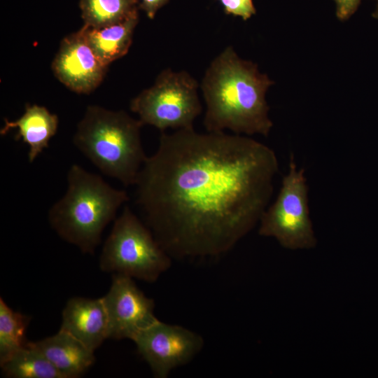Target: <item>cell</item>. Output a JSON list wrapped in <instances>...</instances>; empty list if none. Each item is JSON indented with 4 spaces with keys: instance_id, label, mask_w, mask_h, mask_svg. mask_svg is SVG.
I'll return each mask as SVG.
<instances>
[{
    "instance_id": "obj_1",
    "label": "cell",
    "mask_w": 378,
    "mask_h": 378,
    "mask_svg": "<svg viewBox=\"0 0 378 378\" xmlns=\"http://www.w3.org/2000/svg\"><path fill=\"white\" fill-rule=\"evenodd\" d=\"M279 169L274 150L246 136L164 132L139 172L135 202L170 257H215L259 223Z\"/></svg>"
},
{
    "instance_id": "obj_2",
    "label": "cell",
    "mask_w": 378,
    "mask_h": 378,
    "mask_svg": "<svg viewBox=\"0 0 378 378\" xmlns=\"http://www.w3.org/2000/svg\"><path fill=\"white\" fill-rule=\"evenodd\" d=\"M273 83L255 64L240 58L233 48H225L211 61L201 83L206 132L228 130L239 135L267 136L273 123L265 95Z\"/></svg>"
},
{
    "instance_id": "obj_3",
    "label": "cell",
    "mask_w": 378,
    "mask_h": 378,
    "mask_svg": "<svg viewBox=\"0 0 378 378\" xmlns=\"http://www.w3.org/2000/svg\"><path fill=\"white\" fill-rule=\"evenodd\" d=\"M128 200L125 190L74 164L67 174L66 191L50 209L48 220L62 239L93 253L103 230Z\"/></svg>"
},
{
    "instance_id": "obj_4",
    "label": "cell",
    "mask_w": 378,
    "mask_h": 378,
    "mask_svg": "<svg viewBox=\"0 0 378 378\" xmlns=\"http://www.w3.org/2000/svg\"><path fill=\"white\" fill-rule=\"evenodd\" d=\"M141 122L122 110L87 107L73 136L74 146L103 174L134 186L147 156Z\"/></svg>"
},
{
    "instance_id": "obj_5",
    "label": "cell",
    "mask_w": 378,
    "mask_h": 378,
    "mask_svg": "<svg viewBox=\"0 0 378 378\" xmlns=\"http://www.w3.org/2000/svg\"><path fill=\"white\" fill-rule=\"evenodd\" d=\"M103 271L153 282L171 265V257L148 226L125 205L102 248Z\"/></svg>"
},
{
    "instance_id": "obj_6",
    "label": "cell",
    "mask_w": 378,
    "mask_h": 378,
    "mask_svg": "<svg viewBox=\"0 0 378 378\" xmlns=\"http://www.w3.org/2000/svg\"><path fill=\"white\" fill-rule=\"evenodd\" d=\"M258 224L260 236L274 238L286 249L309 250L317 246L310 217L307 179L293 154L276 198L267 207Z\"/></svg>"
},
{
    "instance_id": "obj_7",
    "label": "cell",
    "mask_w": 378,
    "mask_h": 378,
    "mask_svg": "<svg viewBox=\"0 0 378 378\" xmlns=\"http://www.w3.org/2000/svg\"><path fill=\"white\" fill-rule=\"evenodd\" d=\"M197 80L187 71L162 70L153 85L133 98L130 110L143 125L164 132L167 129H188L202 113Z\"/></svg>"
},
{
    "instance_id": "obj_8",
    "label": "cell",
    "mask_w": 378,
    "mask_h": 378,
    "mask_svg": "<svg viewBox=\"0 0 378 378\" xmlns=\"http://www.w3.org/2000/svg\"><path fill=\"white\" fill-rule=\"evenodd\" d=\"M133 342L154 375L159 378L167 377L176 368L189 363L204 344L197 333L159 320L141 331Z\"/></svg>"
},
{
    "instance_id": "obj_9",
    "label": "cell",
    "mask_w": 378,
    "mask_h": 378,
    "mask_svg": "<svg viewBox=\"0 0 378 378\" xmlns=\"http://www.w3.org/2000/svg\"><path fill=\"white\" fill-rule=\"evenodd\" d=\"M102 299L108 317V338L133 341L158 320L154 314V301L128 276L114 274L110 289Z\"/></svg>"
},
{
    "instance_id": "obj_10",
    "label": "cell",
    "mask_w": 378,
    "mask_h": 378,
    "mask_svg": "<svg viewBox=\"0 0 378 378\" xmlns=\"http://www.w3.org/2000/svg\"><path fill=\"white\" fill-rule=\"evenodd\" d=\"M51 66L59 82L72 92L84 94L97 89L108 68L90 48L83 26L63 38Z\"/></svg>"
},
{
    "instance_id": "obj_11",
    "label": "cell",
    "mask_w": 378,
    "mask_h": 378,
    "mask_svg": "<svg viewBox=\"0 0 378 378\" xmlns=\"http://www.w3.org/2000/svg\"><path fill=\"white\" fill-rule=\"evenodd\" d=\"M60 330L94 351L108 338V323L102 298H72L62 312Z\"/></svg>"
},
{
    "instance_id": "obj_12",
    "label": "cell",
    "mask_w": 378,
    "mask_h": 378,
    "mask_svg": "<svg viewBox=\"0 0 378 378\" xmlns=\"http://www.w3.org/2000/svg\"><path fill=\"white\" fill-rule=\"evenodd\" d=\"M48 358L62 378H76L92 366L93 350L59 329L57 333L31 342Z\"/></svg>"
},
{
    "instance_id": "obj_13",
    "label": "cell",
    "mask_w": 378,
    "mask_h": 378,
    "mask_svg": "<svg viewBox=\"0 0 378 378\" xmlns=\"http://www.w3.org/2000/svg\"><path fill=\"white\" fill-rule=\"evenodd\" d=\"M59 119L56 114L37 104H27L24 113L17 120L5 119V124L0 130L5 135L14 128L18 129L15 140H22L29 146L28 160L33 162L57 133Z\"/></svg>"
},
{
    "instance_id": "obj_14",
    "label": "cell",
    "mask_w": 378,
    "mask_h": 378,
    "mask_svg": "<svg viewBox=\"0 0 378 378\" xmlns=\"http://www.w3.org/2000/svg\"><path fill=\"white\" fill-rule=\"evenodd\" d=\"M138 22L139 12L136 10L124 20L112 25L102 28L83 25L87 41L102 64L108 66L128 52Z\"/></svg>"
},
{
    "instance_id": "obj_15",
    "label": "cell",
    "mask_w": 378,
    "mask_h": 378,
    "mask_svg": "<svg viewBox=\"0 0 378 378\" xmlns=\"http://www.w3.org/2000/svg\"><path fill=\"white\" fill-rule=\"evenodd\" d=\"M4 375L13 378H62L48 358L28 342L1 364Z\"/></svg>"
},
{
    "instance_id": "obj_16",
    "label": "cell",
    "mask_w": 378,
    "mask_h": 378,
    "mask_svg": "<svg viewBox=\"0 0 378 378\" xmlns=\"http://www.w3.org/2000/svg\"><path fill=\"white\" fill-rule=\"evenodd\" d=\"M138 0H80L84 24L102 28L117 24L139 10Z\"/></svg>"
},
{
    "instance_id": "obj_17",
    "label": "cell",
    "mask_w": 378,
    "mask_h": 378,
    "mask_svg": "<svg viewBox=\"0 0 378 378\" xmlns=\"http://www.w3.org/2000/svg\"><path fill=\"white\" fill-rule=\"evenodd\" d=\"M30 317L13 310L0 298V364L24 346Z\"/></svg>"
},
{
    "instance_id": "obj_18",
    "label": "cell",
    "mask_w": 378,
    "mask_h": 378,
    "mask_svg": "<svg viewBox=\"0 0 378 378\" xmlns=\"http://www.w3.org/2000/svg\"><path fill=\"white\" fill-rule=\"evenodd\" d=\"M227 15L240 17L247 20L255 14L253 0H219Z\"/></svg>"
},
{
    "instance_id": "obj_19",
    "label": "cell",
    "mask_w": 378,
    "mask_h": 378,
    "mask_svg": "<svg viewBox=\"0 0 378 378\" xmlns=\"http://www.w3.org/2000/svg\"><path fill=\"white\" fill-rule=\"evenodd\" d=\"M336 5V15L340 20H348L358 9L361 0H333Z\"/></svg>"
},
{
    "instance_id": "obj_20",
    "label": "cell",
    "mask_w": 378,
    "mask_h": 378,
    "mask_svg": "<svg viewBox=\"0 0 378 378\" xmlns=\"http://www.w3.org/2000/svg\"><path fill=\"white\" fill-rule=\"evenodd\" d=\"M169 0H141L139 7L142 9L147 17L153 19L157 11L164 6Z\"/></svg>"
},
{
    "instance_id": "obj_21",
    "label": "cell",
    "mask_w": 378,
    "mask_h": 378,
    "mask_svg": "<svg viewBox=\"0 0 378 378\" xmlns=\"http://www.w3.org/2000/svg\"><path fill=\"white\" fill-rule=\"evenodd\" d=\"M377 1V6L375 10L372 13V17L375 19H378V0Z\"/></svg>"
}]
</instances>
